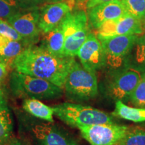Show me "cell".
Listing matches in <instances>:
<instances>
[{"instance_id":"cell-1","label":"cell","mask_w":145,"mask_h":145,"mask_svg":"<svg viewBox=\"0 0 145 145\" xmlns=\"http://www.w3.org/2000/svg\"><path fill=\"white\" fill-rule=\"evenodd\" d=\"M75 57H58L44 47L26 46L11 65L18 72L48 81L63 88L65 79Z\"/></svg>"},{"instance_id":"cell-2","label":"cell","mask_w":145,"mask_h":145,"mask_svg":"<svg viewBox=\"0 0 145 145\" xmlns=\"http://www.w3.org/2000/svg\"><path fill=\"white\" fill-rule=\"evenodd\" d=\"M9 86L14 96L24 99L53 100L64 93L63 88L50 81L15 70L10 74Z\"/></svg>"},{"instance_id":"cell-3","label":"cell","mask_w":145,"mask_h":145,"mask_svg":"<svg viewBox=\"0 0 145 145\" xmlns=\"http://www.w3.org/2000/svg\"><path fill=\"white\" fill-rule=\"evenodd\" d=\"M63 90L66 97L72 101L83 103L91 100L99 92L97 75L75 61L65 79Z\"/></svg>"},{"instance_id":"cell-4","label":"cell","mask_w":145,"mask_h":145,"mask_svg":"<svg viewBox=\"0 0 145 145\" xmlns=\"http://www.w3.org/2000/svg\"><path fill=\"white\" fill-rule=\"evenodd\" d=\"M54 114L63 122L77 128L99 124H112V118L106 112L89 106L66 102L52 107Z\"/></svg>"},{"instance_id":"cell-5","label":"cell","mask_w":145,"mask_h":145,"mask_svg":"<svg viewBox=\"0 0 145 145\" xmlns=\"http://www.w3.org/2000/svg\"><path fill=\"white\" fill-rule=\"evenodd\" d=\"M142 73L130 68L105 73L99 89L107 99L128 102L132 91L140 81Z\"/></svg>"},{"instance_id":"cell-6","label":"cell","mask_w":145,"mask_h":145,"mask_svg":"<svg viewBox=\"0 0 145 145\" xmlns=\"http://www.w3.org/2000/svg\"><path fill=\"white\" fill-rule=\"evenodd\" d=\"M61 24L65 34V56L75 57L91 32L87 12L82 9L72 10Z\"/></svg>"},{"instance_id":"cell-7","label":"cell","mask_w":145,"mask_h":145,"mask_svg":"<svg viewBox=\"0 0 145 145\" xmlns=\"http://www.w3.org/2000/svg\"><path fill=\"white\" fill-rule=\"evenodd\" d=\"M137 34L113 36H100L97 38L101 42L105 55L104 73L126 69L127 57L137 37Z\"/></svg>"},{"instance_id":"cell-8","label":"cell","mask_w":145,"mask_h":145,"mask_svg":"<svg viewBox=\"0 0 145 145\" xmlns=\"http://www.w3.org/2000/svg\"><path fill=\"white\" fill-rule=\"evenodd\" d=\"M29 120L27 131L36 145H78L75 138L54 122Z\"/></svg>"},{"instance_id":"cell-9","label":"cell","mask_w":145,"mask_h":145,"mask_svg":"<svg viewBox=\"0 0 145 145\" xmlns=\"http://www.w3.org/2000/svg\"><path fill=\"white\" fill-rule=\"evenodd\" d=\"M40 7L22 10L6 20L22 37L26 46L36 44L40 39Z\"/></svg>"},{"instance_id":"cell-10","label":"cell","mask_w":145,"mask_h":145,"mask_svg":"<svg viewBox=\"0 0 145 145\" xmlns=\"http://www.w3.org/2000/svg\"><path fill=\"white\" fill-rule=\"evenodd\" d=\"M128 127L112 123L83 126L79 130L90 145H116L124 137Z\"/></svg>"},{"instance_id":"cell-11","label":"cell","mask_w":145,"mask_h":145,"mask_svg":"<svg viewBox=\"0 0 145 145\" xmlns=\"http://www.w3.org/2000/svg\"><path fill=\"white\" fill-rule=\"evenodd\" d=\"M75 6V0L46 3L41 5L39 25L42 34L51 31L59 26L67 14L74 10Z\"/></svg>"},{"instance_id":"cell-12","label":"cell","mask_w":145,"mask_h":145,"mask_svg":"<svg viewBox=\"0 0 145 145\" xmlns=\"http://www.w3.org/2000/svg\"><path fill=\"white\" fill-rule=\"evenodd\" d=\"M77 56L81 65L89 71L97 72L105 66L104 48L97 35L90 32Z\"/></svg>"},{"instance_id":"cell-13","label":"cell","mask_w":145,"mask_h":145,"mask_svg":"<svg viewBox=\"0 0 145 145\" xmlns=\"http://www.w3.org/2000/svg\"><path fill=\"white\" fill-rule=\"evenodd\" d=\"M142 22L127 12L116 19L107 21L97 30V35L113 36L143 34Z\"/></svg>"},{"instance_id":"cell-14","label":"cell","mask_w":145,"mask_h":145,"mask_svg":"<svg viewBox=\"0 0 145 145\" xmlns=\"http://www.w3.org/2000/svg\"><path fill=\"white\" fill-rule=\"evenodd\" d=\"M127 13L122 0H114L99 3L87 10L90 28L97 30L107 21L116 19Z\"/></svg>"},{"instance_id":"cell-15","label":"cell","mask_w":145,"mask_h":145,"mask_svg":"<svg viewBox=\"0 0 145 145\" xmlns=\"http://www.w3.org/2000/svg\"><path fill=\"white\" fill-rule=\"evenodd\" d=\"M14 124L8 99L0 87V145L13 137Z\"/></svg>"},{"instance_id":"cell-16","label":"cell","mask_w":145,"mask_h":145,"mask_svg":"<svg viewBox=\"0 0 145 145\" xmlns=\"http://www.w3.org/2000/svg\"><path fill=\"white\" fill-rule=\"evenodd\" d=\"M40 46L44 47L50 54L58 57H65V34L62 24L51 31L42 34Z\"/></svg>"},{"instance_id":"cell-17","label":"cell","mask_w":145,"mask_h":145,"mask_svg":"<svg viewBox=\"0 0 145 145\" xmlns=\"http://www.w3.org/2000/svg\"><path fill=\"white\" fill-rule=\"evenodd\" d=\"M26 46L21 42L0 35V63L10 66Z\"/></svg>"},{"instance_id":"cell-18","label":"cell","mask_w":145,"mask_h":145,"mask_svg":"<svg viewBox=\"0 0 145 145\" xmlns=\"http://www.w3.org/2000/svg\"><path fill=\"white\" fill-rule=\"evenodd\" d=\"M24 110L36 118L48 122H54L52 107L46 106L36 99H24L22 102Z\"/></svg>"},{"instance_id":"cell-19","label":"cell","mask_w":145,"mask_h":145,"mask_svg":"<svg viewBox=\"0 0 145 145\" xmlns=\"http://www.w3.org/2000/svg\"><path fill=\"white\" fill-rule=\"evenodd\" d=\"M112 114L113 116L136 123L145 122V108L130 107L120 100L115 101V109Z\"/></svg>"},{"instance_id":"cell-20","label":"cell","mask_w":145,"mask_h":145,"mask_svg":"<svg viewBox=\"0 0 145 145\" xmlns=\"http://www.w3.org/2000/svg\"><path fill=\"white\" fill-rule=\"evenodd\" d=\"M116 145H145V126L128 127L124 137Z\"/></svg>"},{"instance_id":"cell-21","label":"cell","mask_w":145,"mask_h":145,"mask_svg":"<svg viewBox=\"0 0 145 145\" xmlns=\"http://www.w3.org/2000/svg\"><path fill=\"white\" fill-rule=\"evenodd\" d=\"M128 101L134 107L145 108V72L142 73L140 81L130 95Z\"/></svg>"},{"instance_id":"cell-22","label":"cell","mask_w":145,"mask_h":145,"mask_svg":"<svg viewBox=\"0 0 145 145\" xmlns=\"http://www.w3.org/2000/svg\"><path fill=\"white\" fill-rule=\"evenodd\" d=\"M127 12L142 20L145 13V0H122Z\"/></svg>"},{"instance_id":"cell-23","label":"cell","mask_w":145,"mask_h":145,"mask_svg":"<svg viewBox=\"0 0 145 145\" xmlns=\"http://www.w3.org/2000/svg\"><path fill=\"white\" fill-rule=\"evenodd\" d=\"M22 10L16 0H0V18L7 20Z\"/></svg>"},{"instance_id":"cell-24","label":"cell","mask_w":145,"mask_h":145,"mask_svg":"<svg viewBox=\"0 0 145 145\" xmlns=\"http://www.w3.org/2000/svg\"><path fill=\"white\" fill-rule=\"evenodd\" d=\"M0 35L24 43L22 37L6 20L0 18Z\"/></svg>"},{"instance_id":"cell-25","label":"cell","mask_w":145,"mask_h":145,"mask_svg":"<svg viewBox=\"0 0 145 145\" xmlns=\"http://www.w3.org/2000/svg\"><path fill=\"white\" fill-rule=\"evenodd\" d=\"M22 10H26L40 7L44 3H48V0H16Z\"/></svg>"},{"instance_id":"cell-26","label":"cell","mask_w":145,"mask_h":145,"mask_svg":"<svg viewBox=\"0 0 145 145\" xmlns=\"http://www.w3.org/2000/svg\"><path fill=\"white\" fill-rule=\"evenodd\" d=\"M8 67H9L8 65L0 63V83L3 82L8 76Z\"/></svg>"},{"instance_id":"cell-27","label":"cell","mask_w":145,"mask_h":145,"mask_svg":"<svg viewBox=\"0 0 145 145\" xmlns=\"http://www.w3.org/2000/svg\"><path fill=\"white\" fill-rule=\"evenodd\" d=\"M1 145H28L25 141L22 140L21 139L16 137H12L10 140Z\"/></svg>"},{"instance_id":"cell-28","label":"cell","mask_w":145,"mask_h":145,"mask_svg":"<svg viewBox=\"0 0 145 145\" xmlns=\"http://www.w3.org/2000/svg\"><path fill=\"white\" fill-rule=\"evenodd\" d=\"M110 1H114V0H88L86 3V9L88 10V9L95 6V5H98L99 3Z\"/></svg>"},{"instance_id":"cell-29","label":"cell","mask_w":145,"mask_h":145,"mask_svg":"<svg viewBox=\"0 0 145 145\" xmlns=\"http://www.w3.org/2000/svg\"><path fill=\"white\" fill-rule=\"evenodd\" d=\"M88 0H75V5H81V7H82V5H85V8H86V3Z\"/></svg>"},{"instance_id":"cell-30","label":"cell","mask_w":145,"mask_h":145,"mask_svg":"<svg viewBox=\"0 0 145 145\" xmlns=\"http://www.w3.org/2000/svg\"><path fill=\"white\" fill-rule=\"evenodd\" d=\"M141 22H142V25L143 29H144V30H145V13H144V17H143L142 20H141Z\"/></svg>"},{"instance_id":"cell-31","label":"cell","mask_w":145,"mask_h":145,"mask_svg":"<svg viewBox=\"0 0 145 145\" xmlns=\"http://www.w3.org/2000/svg\"><path fill=\"white\" fill-rule=\"evenodd\" d=\"M65 0H48V3H54V2H59V1H63Z\"/></svg>"}]
</instances>
